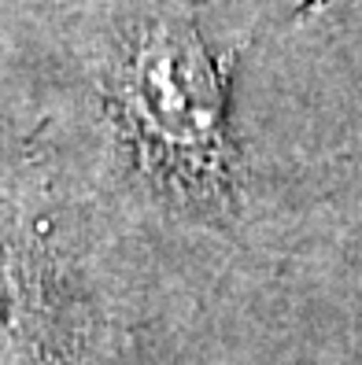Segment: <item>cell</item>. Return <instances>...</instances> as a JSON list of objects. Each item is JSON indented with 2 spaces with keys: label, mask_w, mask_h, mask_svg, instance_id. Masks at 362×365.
Masks as SVG:
<instances>
[{
  "label": "cell",
  "mask_w": 362,
  "mask_h": 365,
  "mask_svg": "<svg viewBox=\"0 0 362 365\" xmlns=\"http://www.w3.org/2000/svg\"><path fill=\"white\" fill-rule=\"evenodd\" d=\"M233 52L188 4L137 0L81 45L104 166L122 188L200 218L241 210L248 181L233 122Z\"/></svg>",
  "instance_id": "1"
}]
</instances>
